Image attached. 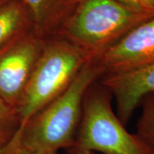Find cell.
<instances>
[{"label":"cell","mask_w":154,"mask_h":154,"mask_svg":"<svg viewBox=\"0 0 154 154\" xmlns=\"http://www.w3.org/2000/svg\"><path fill=\"white\" fill-rule=\"evenodd\" d=\"M103 71L95 58L81 69L66 90L19 127V143L29 151L58 153L74 147L88 88Z\"/></svg>","instance_id":"6da1fadb"},{"label":"cell","mask_w":154,"mask_h":154,"mask_svg":"<svg viewBox=\"0 0 154 154\" xmlns=\"http://www.w3.org/2000/svg\"><path fill=\"white\" fill-rule=\"evenodd\" d=\"M92 59L88 52L61 36L44 40L17 109L20 127L62 94Z\"/></svg>","instance_id":"7a4b0ae2"},{"label":"cell","mask_w":154,"mask_h":154,"mask_svg":"<svg viewBox=\"0 0 154 154\" xmlns=\"http://www.w3.org/2000/svg\"><path fill=\"white\" fill-rule=\"evenodd\" d=\"M153 15L134 10L114 0H79L58 36L96 58Z\"/></svg>","instance_id":"3957f363"},{"label":"cell","mask_w":154,"mask_h":154,"mask_svg":"<svg viewBox=\"0 0 154 154\" xmlns=\"http://www.w3.org/2000/svg\"><path fill=\"white\" fill-rule=\"evenodd\" d=\"M96 82L84 96L74 147L104 154H154L137 135L126 129L113 111L110 92Z\"/></svg>","instance_id":"277c9868"},{"label":"cell","mask_w":154,"mask_h":154,"mask_svg":"<svg viewBox=\"0 0 154 154\" xmlns=\"http://www.w3.org/2000/svg\"><path fill=\"white\" fill-rule=\"evenodd\" d=\"M44 42L26 33L0 51V96L16 109Z\"/></svg>","instance_id":"5b68a950"},{"label":"cell","mask_w":154,"mask_h":154,"mask_svg":"<svg viewBox=\"0 0 154 154\" xmlns=\"http://www.w3.org/2000/svg\"><path fill=\"white\" fill-rule=\"evenodd\" d=\"M95 59L103 74L154 63V15L132 29Z\"/></svg>","instance_id":"8992f818"},{"label":"cell","mask_w":154,"mask_h":154,"mask_svg":"<svg viewBox=\"0 0 154 154\" xmlns=\"http://www.w3.org/2000/svg\"><path fill=\"white\" fill-rule=\"evenodd\" d=\"M100 84L116 103V115L128 124L145 96L154 94V63L139 68L103 75Z\"/></svg>","instance_id":"52a82bcc"},{"label":"cell","mask_w":154,"mask_h":154,"mask_svg":"<svg viewBox=\"0 0 154 154\" xmlns=\"http://www.w3.org/2000/svg\"><path fill=\"white\" fill-rule=\"evenodd\" d=\"M29 15L33 33L45 40L59 32L79 0H22Z\"/></svg>","instance_id":"ba28073f"},{"label":"cell","mask_w":154,"mask_h":154,"mask_svg":"<svg viewBox=\"0 0 154 154\" xmlns=\"http://www.w3.org/2000/svg\"><path fill=\"white\" fill-rule=\"evenodd\" d=\"M32 22L22 1L10 0L0 7V51L26 34Z\"/></svg>","instance_id":"9c48e42d"},{"label":"cell","mask_w":154,"mask_h":154,"mask_svg":"<svg viewBox=\"0 0 154 154\" xmlns=\"http://www.w3.org/2000/svg\"><path fill=\"white\" fill-rule=\"evenodd\" d=\"M141 113L136 124V134L154 152V94L141 101Z\"/></svg>","instance_id":"30bf717a"},{"label":"cell","mask_w":154,"mask_h":154,"mask_svg":"<svg viewBox=\"0 0 154 154\" xmlns=\"http://www.w3.org/2000/svg\"><path fill=\"white\" fill-rule=\"evenodd\" d=\"M19 127L17 110L0 96V153L12 141Z\"/></svg>","instance_id":"8fae6325"},{"label":"cell","mask_w":154,"mask_h":154,"mask_svg":"<svg viewBox=\"0 0 154 154\" xmlns=\"http://www.w3.org/2000/svg\"><path fill=\"white\" fill-rule=\"evenodd\" d=\"M3 154H58V153H38L34 152L29 151L24 149L21 146L19 143V132L17 131L16 135L13 138L12 141L9 144L6 149L1 152Z\"/></svg>","instance_id":"7c38bea8"},{"label":"cell","mask_w":154,"mask_h":154,"mask_svg":"<svg viewBox=\"0 0 154 154\" xmlns=\"http://www.w3.org/2000/svg\"><path fill=\"white\" fill-rule=\"evenodd\" d=\"M114 1L125 6V7L134 9V10L142 11V12L153 13L148 10L142 0H114Z\"/></svg>","instance_id":"4fadbf2b"},{"label":"cell","mask_w":154,"mask_h":154,"mask_svg":"<svg viewBox=\"0 0 154 154\" xmlns=\"http://www.w3.org/2000/svg\"><path fill=\"white\" fill-rule=\"evenodd\" d=\"M69 154H96L95 152L88 151V150L79 149V148L72 147L69 149Z\"/></svg>","instance_id":"5bb4252c"},{"label":"cell","mask_w":154,"mask_h":154,"mask_svg":"<svg viewBox=\"0 0 154 154\" xmlns=\"http://www.w3.org/2000/svg\"><path fill=\"white\" fill-rule=\"evenodd\" d=\"M149 11L154 13V0H142Z\"/></svg>","instance_id":"9a60e30c"},{"label":"cell","mask_w":154,"mask_h":154,"mask_svg":"<svg viewBox=\"0 0 154 154\" xmlns=\"http://www.w3.org/2000/svg\"><path fill=\"white\" fill-rule=\"evenodd\" d=\"M9 1H10V0H0V7H1L2 6H3L4 5H5L6 3H7Z\"/></svg>","instance_id":"2e32d148"},{"label":"cell","mask_w":154,"mask_h":154,"mask_svg":"<svg viewBox=\"0 0 154 154\" xmlns=\"http://www.w3.org/2000/svg\"><path fill=\"white\" fill-rule=\"evenodd\" d=\"M0 154H3V153H0Z\"/></svg>","instance_id":"e0dca14e"}]
</instances>
